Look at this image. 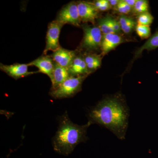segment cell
<instances>
[{
	"instance_id": "1",
	"label": "cell",
	"mask_w": 158,
	"mask_h": 158,
	"mask_svg": "<svg viewBox=\"0 0 158 158\" xmlns=\"http://www.w3.org/2000/svg\"><path fill=\"white\" fill-rule=\"evenodd\" d=\"M129 109L119 96L102 100L88 114L89 121L110 130L120 140L125 139L128 126Z\"/></svg>"
},
{
	"instance_id": "24",
	"label": "cell",
	"mask_w": 158,
	"mask_h": 158,
	"mask_svg": "<svg viewBox=\"0 0 158 158\" xmlns=\"http://www.w3.org/2000/svg\"><path fill=\"white\" fill-rule=\"evenodd\" d=\"M119 1L120 0H109V2L111 7H113L116 8V6L119 3Z\"/></svg>"
},
{
	"instance_id": "18",
	"label": "cell",
	"mask_w": 158,
	"mask_h": 158,
	"mask_svg": "<svg viewBox=\"0 0 158 158\" xmlns=\"http://www.w3.org/2000/svg\"><path fill=\"white\" fill-rule=\"evenodd\" d=\"M136 33L141 39H145L149 38L151 35L150 26L137 24L135 27Z\"/></svg>"
},
{
	"instance_id": "3",
	"label": "cell",
	"mask_w": 158,
	"mask_h": 158,
	"mask_svg": "<svg viewBox=\"0 0 158 158\" xmlns=\"http://www.w3.org/2000/svg\"><path fill=\"white\" fill-rule=\"evenodd\" d=\"M87 76H70L50 94L56 99L67 98L73 96L81 89L82 83Z\"/></svg>"
},
{
	"instance_id": "15",
	"label": "cell",
	"mask_w": 158,
	"mask_h": 158,
	"mask_svg": "<svg viewBox=\"0 0 158 158\" xmlns=\"http://www.w3.org/2000/svg\"><path fill=\"white\" fill-rule=\"evenodd\" d=\"M84 57L87 68L90 73L96 70L101 65V58L100 56L94 54H88Z\"/></svg>"
},
{
	"instance_id": "4",
	"label": "cell",
	"mask_w": 158,
	"mask_h": 158,
	"mask_svg": "<svg viewBox=\"0 0 158 158\" xmlns=\"http://www.w3.org/2000/svg\"><path fill=\"white\" fill-rule=\"evenodd\" d=\"M83 29L84 34L82 46L89 51L101 48L103 34L98 26L85 25Z\"/></svg>"
},
{
	"instance_id": "2",
	"label": "cell",
	"mask_w": 158,
	"mask_h": 158,
	"mask_svg": "<svg viewBox=\"0 0 158 158\" xmlns=\"http://www.w3.org/2000/svg\"><path fill=\"white\" fill-rule=\"evenodd\" d=\"M92 124L80 126L75 124L65 113L60 118L58 131L53 139V146L55 151L67 156L73 151L77 145L88 140L87 130Z\"/></svg>"
},
{
	"instance_id": "11",
	"label": "cell",
	"mask_w": 158,
	"mask_h": 158,
	"mask_svg": "<svg viewBox=\"0 0 158 158\" xmlns=\"http://www.w3.org/2000/svg\"><path fill=\"white\" fill-rule=\"evenodd\" d=\"M125 42L121 36L117 34H109L103 35L101 49L103 55L107 54L118 45Z\"/></svg>"
},
{
	"instance_id": "9",
	"label": "cell",
	"mask_w": 158,
	"mask_h": 158,
	"mask_svg": "<svg viewBox=\"0 0 158 158\" xmlns=\"http://www.w3.org/2000/svg\"><path fill=\"white\" fill-rule=\"evenodd\" d=\"M29 66H34L38 69V72L45 74L50 80L52 76L55 66V62L51 56H44L39 57L28 63Z\"/></svg>"
},
{
	"instance_id": "25",
	"label": "cell",
	"mask_w": 158,
	"mask_h": 158,
	"mask_svg": "<svg viewBox=\"0 0 158 158\" xmlns=\"http://www.w3.org/2000/svg\"><path fill=\"white\" fill-rule=\"evenodd\" d=\"M124 1L126 2L127 3L128 5H129L133 9V7H134V6L137 0H124Z\"/></svg>"
},
{
	"instance_id": "23",
	"label": "cell",
	"mask_w": 158,
	"mask_h": 158,
	"mask_svg": "<svg viewBox=\"0 0 158 158\" xmlns=\"http://www.w3.org/2000/svg\"><path fill=\"white\" fill-rule=\"evenodd\" d=\"M109 18L110 24H111L112 28L113 29L116 34H118V33H120L122 31L121 27H120L118 21L116 20V19L109 17Z\"/></svg>"
},
{
	"instance_id": "14",
	"label": "cell",
	"mask_w": 158,
	"mask_h": 158,
	"mask_svg": "<svg viewBox=\"0 0 158 158\" xmlns=\"http://www.w3.org/2000/svg\"><path fill=\"white\" fill-rule=\"evenodd\" d=\"M158 48V29L155 33L148 38L135 54V58L140 56L144 50L152 51Z\"/></svg>"
},
{
	"instance_id": "8",
	"label": "cell",
	"mask_w": 158,
	"mask_h": 158,
	"mask_svg": "<svg viewBox=\"0 0 158 158\" xmlns=\"http://www.w3.org/2000/svg\"><path fill=\"white\" fill-rule=\"evenodd\" d=\"M77 3L81 21L83 22L94 23L98 17L99 11L93 3L80 1Z\"/></svg>"
},
{
	"instance_id": "17",
	"label": "cell",
	"mask_w": 158,
	"mask_h": 158,
	"mask_svg": "<svg viewBox=\"0 0 158 158\" xmlns=\"http://www.w3.org/2000/svg\"><path fill=\"white\" fill-rule=\"evenodd\" d=\"M149 9V2L146 0H137L132 9L133 13L139 15L148 12Z\"/></svg>"
},
{
	"instance_id": "20",
	"label": "cell",
	"mask_w": 158,
	"mask_h": 158,
	"mask_svg": "<svg viewBox=\"0 0 158 158\" xmlns=\"http://www.w3.org/2000/svg\"><path fill=\"white\" fill-rule=\"evenodd\" d=\"M116 11L123 15L128 14L132 10V8L125 2L124 0H120L116 6Z\"/></svg>"
},
{
	"instance_id": "13",
	"label": "cell",
	"mask_w": 158,
	"mask_h": 158,
	"mask_svg": "<svg viewBox=\"0 0 158 158\" xmlns=\"http://www.w3.org/2000/svg\"><path fill=\"white\" fill-rule=\"evenodd\" d=\"M71 76L68 69L62 67L55 63V66L51 79L52 87L51 90L56 89Z\"/></svg>"
},
{
	"instance_id": "7",
	"label": "cell",
	"mask_w": 158,
	"mask_h": 158,
	"mask_svg": "<svg viewBox=\"0 0 158 158\" xmlns=\"http://www.w3.org/2000/svg\"><path fill=\"white\" fill-rule=\"evenodd\" d=\"M28 66L27 64L15 63L12 65H7L1 63L0 69L9 76L15 80H18L38 72V71H29Z\"/></svg>"
},
{
	"instance_id": "19",
	"label": "cell",
	"mask_w": 158,
	"mask_h": 158,
	"mask_svg": "<svg viewBox=\"0 0 158 158\" xmlns=\"http://www.w3.org/2000/svg\"><path fill=\"white\" fill-rule=\"evenodd\" d=\"M154 17L148 11L141 13L138 15V24L150 26L153 21Z\"/></svg>"
},
{
	"instance_id": "6",
	"label": "cell",
	"mask_w": 158,
	"mask_h": 158,
	"mask_svg": "<svg viewBox=\"0 0 158 158\" xmlns=\"http://www.w3.org/2000/svg\"><path fill=\"white\" fill-rule=\"evenodd\" d=\"M63 26L56 19L49 24L46 37L45 48L44 51V55H46L49 51L54 52L61 47L59 42V35Z\"/></svg>"
},
{
	"instance_id": "22",
	"label": "cell",
	"mask_w": 158,
	"mask_h": 158,
	"mask_svg": "<svg viewBox=\"0 0 158 158\" xmlns=\"http://www.w3.org/2000/svg\"><path fill=\"white\" fill-rule=\"evenodd\" d=\"M136 22L131 18L125 24L121 27V31L125 34H129L135 28Z\"/></svg>"
},
{
	"instance_id": "10",
	"label": "cell",
	"mask_w": 158,
	"mask_h": 158,
	"mask_svg": "<svg viewBox=\"0 0 158 158\" xmlns=\"http://www.w3.org/2000/svg\"><path fill=\"white\" fill-rule=\"evenodd\" d=\"M76 56V54L74 51L66 49L61 47L51 56L55 63L68 69Z\"/></svg>"
},
{
	"instance_id": "21",
	"label": "cell",
	"mask_w": 158,
	"mask_h": 158,
	"mask_svg": "<svg viewBox=\"0 0 158 158\" xmlns=\"http://www.w3.org/2000/svg\"><path fill=\"white\" fill-rule=\"evenodd\" d=\"M93 4L99 11H107L111 8L108 0H97L94 1Z\"/></svg>"
},
{
	"instance_id": "12",
	"label": "cell",
	"mask_w": 158,
	"mask_h": 158,
	"mask_svg": "<svg viewBox=\"0 0 158 158\" xmlns=\"http://www.w3.org/2000/svg\"><path fill=\"white\" fill-rule=\"evenodd\" d=\"M68 70L71 76H87L90 73L84 57L81 56H76L69 67Z\"/></svg>"
},
{
	"instance_id": "16",
	"label": "cell",
	"mask_w": 158,
	"mask_h": 158,
	"mask_svg": "<svg viewBox=\"0 0 158 158\" xmlns=\"http://www.w3.org/2000/svg\"><path fill=\"white\" fill-rule=\"evenodd\" d=\"M98 27L100 29L103 35L109 34H116L111 27L109 16L102 18L99 19Z\"/></svg>"
},
{
	"instance_id": "5",
	"label": "cell",
	"mask_w": 158,
	"mask_h": 158,
	"mask_svg": "<svg viewBox=\"0 0 158 158\" xmlns=\"http://www.w3.org/2000/svg\"><path fill=\"white\" fill-rule=\"evenodd\" d=\"M56 20L63 25L69 24L80 26L81 21L79 16L77 3L72 2L64 6L59 11Z\"/></svg>"
}]
</instances>
